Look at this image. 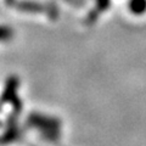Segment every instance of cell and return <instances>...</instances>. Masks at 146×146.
I'll use <instances>...</instances> for the list:
<instances>
[{"label":"cell","mask_w":146,"mask_h":146,"mask_svg":"<svg viewBox=\"0 0 146 146\" xmlns=\"http://www.w3.org/2000/svg\"><path fill=\"white\" fill-rule=\"evenodd\" d=\"M27 124L38 130L43 138L48 141H56L60 138L61 122L55 117L33 112L27 118Z\"/></svg>","instance_id":"1"},{"label":"cell","mask_w":146,"mask_h":146,"mask_svg":"<svg viewBox=\"0 0 146 146\" xmlns=\"http://www.w3.org/2000/svg\"><path fill=\"white\" fill-rule=\"evenodd\" d=\"M18 78L15 76L9 77L5 84V89L0 98V105L11 104L12 108H21V101L17 98V89H18Z\"/></svg>","instance_id":"2"},{"label":"cell","mask_w":146,"mask_h":146,"mask_svg":"<svg viewBox=\"0 0 146 146\" xmlns=\"http://www.w3.org/2000/svg\"><path fill=\"white\" fill-rule=\"evenodd\" d=\"M129 9L135 15H143L146 11V0H130Z\"/></svg>","instance_id":"3"},{"label":"cell","mask_w":146,"mask_h":146,"mask_svg":"<svg viewBox=\"0 0 146 146\" xmlns=\"http://www.w3.org/2000/svg\"><path fill=\"white\" fill-rule=\"evenodd\" d=\"M12 36V29L6 26H0V42H7Z\"/></svg>","instance_id":"4"},{"label":"cell","mask_w":146,"mask_h":146,"mask_svg":"<svg viewBox=\"0 0 146 146\" xmlns=\"http://www.w3.org/2000/svg\"><path fill=\"white\" fill-rule=\"evenodd\" d=\"M1 127H3V122H1V121H0V128H1Z\"/></svg>","instance_id":"5"}]
</instances>
